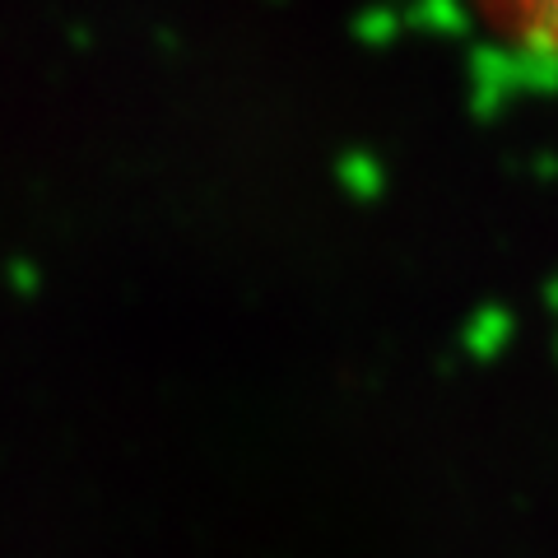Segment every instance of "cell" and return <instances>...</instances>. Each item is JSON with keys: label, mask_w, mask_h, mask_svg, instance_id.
Wrapping results in <instances>:
<instances>
[{"label": "cell", "mask_w": 558, "mask_h": 558, "mask_svg": "<svg viewBox=\"0 0 558 558\" xmlns=\"http://www.w3.org/2000/svg\"><path fill=\"white\" fill-rule=\"evenodd\" d=\"M517 94V51L475 47L470 51V102L480 117H494Z\"/></svg>", "instance_id": "obj_1"}, {"label": "cell", "mask_w": 558, "mask_h": 558, "mask_svg": "<svg viewBox=\"0 0 558 558\" xmlns=\"http://www.w3.org/2000/svg\"><path fill=\"white\" fill-rule=\"evenodd\" d=\"M405 20L414 28L433 33V38H461V33L470 28V14L461 0H414V10L405 14Z\"/></svg>", "instance_id": "obj_2"}, {"label": "cell", "mask_w": 558, "mask_h": 558, "mask_svg": "<svg viewBox=\"0 0 558 558\" xmlns=\"http://www.w3.org/2000/svg\"><path fill=\"white\" fill-rule=\"evenodd\" d=\"M336 178H340V186L349 191V196L373 201L377 191H381V163L373 159L368 149H349L344 159L336 163Z\"/></svg>", "instance_id": "obj_3"}, {"label": "cell", "mask_w": 558, "mask_h": 558, "mask_svg": "<svg viewBox=\"0 0 558 558\" xmlns=\"http://www.w3.org/2000/svg\"><path fill=\"white\" fill-rule=\"evenodd\" d=\"M517 89L558 94V51H526V47H517Z\"/></svg>", "instance_id": "obj_4"}, {"label": "cell", "mask_w": 558, "mask_h": 558, "mask_svg": "<svg viewBox=\"0 0 558 558\" xmlns=\"http://www.w3.org/2000/svg\"><path fill=\"white\" fill-rule=\"evenodd\" d=\"M512 336V317L502 307H484V312H475V322H470V349L475 354H494V349Z\"/></svg>", "instance_id": "obj_5"}, {"label": "cell", "mask_w": 558, "mask_h": 558, "mask_svg": "<svg viewBox=\"0 0 558 558\" xmlns=\"http://www.w3.org/2000/svg\"><path fill=\"white\" fill-rule=\"evenodd\" d=\"M400 14L387 10V5H373V10H363L359 20H354V33H359V43H368V47H387L396 33H400Z\"/></svg>", "instance_id": "obj_6"}, {"label": "cell", "mask_w": 558, "mask_h": 558, "mask_svg": "<svg viewBox=\"0 0 558 558\" xmlns=\"http://www.w3.org/2000/svg\"><path fill=\"white\" fill-rule=\"evenodd\" d=\"M545 299H549V307H558V279H549V289H545Z\"/></svg>", "instance_id": "obj_7"}]
</instances>
